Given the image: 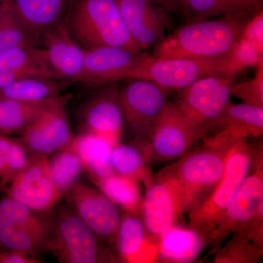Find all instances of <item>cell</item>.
I'll use <instances>...</instances> for the list:
<instances>
[{
  "mask_svg": "<svg viewBox=\"0 0 263 263\" xmlns=\"http://www.w3.org/2000/svg\"><path fill=\"white\" fill-rule=\"evenodd\" d=\"M119 89L111 86L90 98L81 108V132L105 138L113 146L120 143L124 121L119 98Z\"/></svg>",
  "mask_w": 263,
  "mask_h": 263,
  "instance_id": "18",
  "label": "cell"
},
{
  "mask_svg": "<svg viewBox=\"0 0 263 263\" xmlns=\"http://www.w3.org/2000/svg\"><path fill=\"white\" fill-rule=\"evenodd\" d=\"M202 137L201 129L168 101L145 143L151 162H168L181 158Z\"/></svg>",
  "mask_w": 263,
  "mask_h": 263,
  "instance_id": "8",
  "label": "cell"
},
{
  "mask_svg": "<svg viewBox=\"0 0 263 263\" xmlns=\"http://www.w3.org/2000/svg\"><path fill=\"white\" fill-rule=\"evenodd\" d=\"M41 262L35 255L27 252L12 249L0 251V263H38Z\"/></svg>",
  "mask_w": 263,
  "mask_h": 263,
  "instance_id": "38",
  "label": "cell"
},
{
  "mask_svg": "<svg viewBox=\"0 0 263 263\" xmlns=\"http://www.w3.org/2000/svg\"><path fill=\"white\" fill-rule=\"evenodd\" d=\"M124 25L140 51L155 48L165 35L166 10L150 0H115Z\"/></svg>",
  "mask_w": 263,
  "mask_h": 263,
  "instance_id": "17",
  "label": "cell"
},
{
  "mask_svg": "<svg viewBox=\"0 0 263 263\" xmlns=\"http://www.w3.org/2000/svg\"><path fill=\"white\" fill-rule=\"evenodd\" d=\"M231 238L214 254V263H257L262 258L263 247L257 245L243 231L233 233Z\"/></svg>",
  "mask_w": 263,
  "mask_h": 263,
  "instance_id": "33",
  "label": "cell"
},
{
  "mask_svg": "<svg viewBox=\"0 0 263 263\" xmlns=\"http://www.w3.org/2000/svg\"><path fill=\"white\" fill-rule=\"evenodd\" d=\"M8 195L0 200V230L24 228L51 235L53 221Z\"/></svg>",
  "mask_w": 263,
  "mask_h": 263,
  "instance_id": "30",
  "label": "cell"
},
{
  "mask_svg": "<svg viewBox=\"0 0 263 263\" xmlns=\"http://www.w3.org/2000/svg\"><path fill=\"white\" fill-rule=\"evenodd\" d=\"M40 44L50 64L63 80L81 82L84 49L71 35L67 21L43 33Z\"/></svg>",
  "mask_w": 263,
  "mask_h": 263,
  "instance_id": "19",
  "label": "cell"
},
{
  "mask_svg": "<svg viewBox=\"0 0 263 263\" xmlns=\"http://www.w3.org/2000/svg\"><path fill=\"white\" fill-rule=\"evenodd\" d=\"M52 180L61 196H66L79 182L84 167L79 155L71 147L62 148L48 157Z\"/></svg>",
  "mask_w": 263,
  "mask_h": 263,
  "instance_id": "31",
  "label": "cell"
},
{
  "mask_svg": "<svg viewBox=\"0 0 263 263\" xmlns=\"http://www.w3.org/2000/svg\"><path fill=\"white\" fill-rule=\"evenodd\" d=\"M253 15H228L186 22L154 48L153 56L197 59L229 56L246 23Z\"/></svg>",
  "mask_w": 263,
  "mask_h": 263,
  "instance_id": "1",
  "label": "cell"
},
{
  "mask_svg": "<svg viewBox=\"0 0 263 263\" xmlns=\"http://www.w3.org/2000/svg\"><path fill=\"white\" fill-rule=\"evenodd\" d=\"M71 209L108 245L114 243L121 215L117 205L100 191L79 182L66 195Z\"/></svg>",
  "mask_w": 263,
  "mask_h": 263,
  "instance_id": "15",
  "label": "cell"
},
{
  "mask_svg": "<svg viewBox=\"0 0 263 263\" xmlns=\"http://www.w3.org/2000/svg\"><path fill=\"white\" fill-rule=\"evenodd\" d=\"M76 212L64 205L53 221L47 249L64 263L115 262L113 254Z\"/></svg>",
  "mask_w": 263,
  "mask_h": 263,
  "instance_id": "6",
  "label": "cell"
},
{
  "mask_svg": "<svg viewBox=\"0 0 263 263\" xmlns=\"http://www.w3.org/2000/svg\"><path fill=\"white\" fill-rule=\"evenodd\" d=\"M3 2H2V0H0V13H1L2 9H3Z\"/></svg>",
  "mask_w": 263,
  "mask_h": 263,
  "instance_id": "43",
  "label": "cell"
},
{
  "mask_svg": "<svg viewBox=\"0 0 263 263\" xmlns=\"http://www.w3.org/2000/svg\"><path fill=\"white\" fill-rule=\"evenodd\" d=\"M63 97L40 103L0 98V134H22L45 110Z\"/></svg>",
  "mask_w": 263,
  "mask_h": 263,
  "instance_id": "27",
  "label": "cell"
},
{
  "mask_svg": "<svg viewBox=\"0 0 263 263\" xmlns=\"http://www.w3.org/2000/svg\"><path fill=\"white\" fill-rule=\"evenodd\" d=\"M68 83L57 79L22 78L0 89V98L28 103L47 101L61 96Z\"/></svg>",
  "mask_w": 263,
  "mask_h": 263,
  "instance_id": "28",
  "label": "cell"
},
{
  "mask_svg": "<svg viewBox=\"0 0 263 263\" xmlns=\"http://www.w3.org/2000/svg\"><path fill=\"white\" fill-rule=\"evenodd\" d=\"M13 0H2L3 5H10L13 4Z\"/></svg>",
  "mask_w": 263,
  "mask_h": 263,
  "instance_id": "42",
  "label": "cell"
},
{
  "mask_svg": "<svg viewBox=\"0 0 263 263\" xmlns=\"http://www.w3.org/2000/svg\"><path fill=\"white\" fill-rule=\"evenodd\" d=\"M66 21L71 35L84 49L115 46L141 51L115 0H76Z\"/></svg>",
  "mask_w": 263,
  "mask_h": 263,
  "instance_id": "2",
  "label": "cell"
},
{
  "mask_svg": "<svg viewBox=\"0 0 263 263\" xmlns=\"http://www.w3.org/2000/svg\"><path fill=\"white\" fill-rule=\"evenodd\" d=\"M150 162L145 138H139L135 143H119L112 149L114 172L143 183L146 187L154 177L148 167Z\"/></svg>",
  "mask_w": 263,
  "mask_h": 263,
  "instance_id": "26",
  "label": "cell"
},
{
  "mask_svg": "<svg viewBox=\"0 0 263 263\" xmlns=\"http://www.w3.org/2000/svg\"><path fill=\"white\" fill-rule=\"evenodd\" d=\"M145 54L144 52L115 46L84 49L81 83L100 86L125 79Z\"/></svg>",
  "mask_w": 263,
  "mask_h": 263,
  "instance_id": "16",
  "label": "cell"
},
{
  "mask_svg": "<svg viewBox=\"0 0 263 263\" xmlns=\"http://www.w3.org/2000/svg\"><path fill=\"white\" fill-rule=\"evenodd\" d=\"M63 97L45 110L21 134L20 138L33 156H48L70 146L74 136Z\"/></svg>",
  "mask_w": 263,
  "mask_h": 263,
  "instance_id": "13",
  "label": "cell"
},
{
  "mask_svg": "<svg viewBox=\"0 0 263 263\" xmlns=\"http://www.w3.org/2000/svg\"><path fill=\"white\" fill-rule=\"evenodd\" d=\"M183 214L179 185L169 165L146 187L140 216L151 236L159 241L166 230L180 223Z\"/></svg>",
  "mask_w": 263,
  "mask_h": 263,
  "instance_id": "9",
  "label": "cell"
},
{
  "mask_svg": "<svg viewBox=\"0 0 263 263\" xmlns=\"http://www.w3.org/2000/svg\"><path fill=\"white\" fill-rule=\"evenodd\" d=\"M232 60L239 72L248 67H256L263 60V48L240 37L231 53Z\"/></svg>",
  "mask_w": 263,
  "mask_h": 263,
  "instance_id": "37",
  "label": "cell"
},
{
  "mask_svg": "<svg viewBox=\"0 0 263 263\" xmlns=\"http://www.w3.org/2000/svg\"><path fill=\"white\" fill-rule=\"evenodd\" d=\"M157 6L166 11H176L178 10V0H150Z\"/></svg>",
  "mask_w": 263,
  "mask_h": 263,
  "instance_id": "40",
  "label": "cell"
},
{
  "mask_svg": "<svg viewBox=\"0 0 263 263\" xmlns=\"http://www.w3.org/2000/svg\"><path fill=\"white\" fill-rule=\"evenodd\" d=\"M262 206L263 155L261 147L248 175L210 235L209 254H215L230 235L245 228Z\"/></svg>",
  "mask_w": 263,
  "mask_h": 263,
  "instance_id": "7",
  "label": "cell"
},
{
  "mask_svg": "<svg viewBox=\"0 0 263 263\" xmlns=\"http://www.w3.org/2000/svg\"><path fill=\"white\" fill-rule=\"evenodd\" d=\"M91 180L100 191L117 206L128 214L141 215L143 197L138 181L116 173L108 177Z\"/></svg>",
  "mask_w": 263,
  "mask_h": 263,
  "instance_id": "29",
  "label": "cell"
},
{
  "mask_svg": "<svg viewBox=\"0 0 263 263\" xmlns=\"http://www.w3.org/2000/svg\"><path fill=\"white\" fill-rule=\"evenodd\" d=\"M209 246L210 239L205 233L189 226L176 223L161 235L158 262H193Z\"/></svg>",
  "mask_w": 263,
  "mask_h": 263,
  "instance_id": "21",
  "label": "cell"
},
{
  "mask_svg": "<svg viewBox=\"0 0 263 263\" xmlns=\"http://www.w3.org/2000/svg\"><path fill=\"white\" fill-rule=\"evenodd\" d=\"M256 67L253 79L240 84H233L231 96L240 99L243 103L263 108V60Z\"/></svg>",
  "mask_w": 263,
  "mask_h": 263,
  "instance_id": "36",
  "label": "cell"
},
{
  "mask_svg": "<svg viewBox=\"0 0 263 263\" xmlns=\"http://www.w3.org/2000/svg\"><path fill=\"white\" fill-rule=\"evenodd\" d=\"M239 73L231 54L213 59L162 58L146 53L126 79L152 81L167 90H183L203 78Z\"/></svg>",
  "mask_w": 263,
  "mask_h": 263,
  "instance_id": "3",
  "label": "cell"
},
{
  "mask_svg": "<svg viewBox=\"0 0 263 263\" xmlns=\"http://www.w3.org/2000/svg\"><path fill=\"white\" fill-rule=\"evenodd\" d=\"M0 189H1V187H0Z\"/></svg>",
  "mask_w": 263,
  "mask_h": 263,
  "instance_id": "44",
  "label": "cell"
},
{
  "mask_svg": "<svg viewBox=\"0 0 263 263\" xmlns=\"http://www.w3.org/2000/svg\"><path fill=\"white\" fill-rule=\"evenodd\" d=\"M0 67L9 71L18 79L39 78L63 80L50 64L41 46H23L7 52L0 57Z\"/></svg>",
  "mask_w": 263,
  "mask_h": 263,
  "instance_id": "23",
  "label": "cell"
},
{
  "mask_svg": "<svg viewBox=\"0 0 263 263\" xmlns=\"http://www.w3.org/2000/svg\"><path fill=\"white\" fill-rule=\"evenodd\" d=\"M235 77L216 75L200 79L182 90L176 105L203 133L205 126L219 117L230 103Z\"/></svg>",
  "mask_w": 263,
  "mask_h": 263,
  "instance_id": "10",
  "label": "cell"
},
{
  "mask_svg": "<svg viewBox=\"0 0 263 263\" xmlns=\"http://www.w3.org/2000/svg\"><path fill=\"white\" fill-rule=\"evenodd\" d=\"M70 147L80 157L91 179H102L115 174L112 163L114 147L105 138L81 132L74 136Z\"/></svg>",
  "mask_w": 263,
  "mask_h": 263,
  "instance_id": "25",
  "label": "cell"
},
{
  "mask_svg": "<svg viewBox=\"0 0 263 263\" xmlns=\"http://www.w3.org/2000/svg\"><path fill=\"white\" fill-rule=\"evenodd\" d=\"M3 190L8 196L38 212L51 210L62 197L44 156H34L31 163Z\"/></svg>",
  "mask_w": 263,
  "mask_h": 263,
  "instance_id": "14",
  "label": "cell"
},
{
  "mask_svg": "<svg viewBox=\"0 0 263 263\" xmlns=\"http://www.w3.org/2000/svg\"><path fill=\"white\" fill-rule=\"evenodd\" d=\"M38 46L13 5H3L0 13V57L19 47Z\"/></svg>",
  "mask_w": 263,
  "mask_h": 263,
  "instance_id": "32",
  "label": "cell"
},
{
  "mask_svg": "<svg viewBox=\"0 0 263 263\" xmlns=\"http://www.w3.org/2000/svg\"><path fill=\"white\" fill-rule=\"evenodd\" d=\"M17 79H18V78L13 75L9 71L5 70L0 67V89L8 86L10 83L17 80Z\"/></svg>",
  "mask_w": 263,
  "mask_h": 263,
  "instance_id": "41",
  "label": "cell"
},
{
  "mask_svg": "<svg viewBox=\"0 0 263 263\" xmlns=\"http://www.w3.org/2000/svg\"><path fill=\"white\" fill-rule=\"evenodd\" d=\"M114 243L122 262H158L159 241L151 236L140 216L123 214Z\"/></svg>",
  "mask_w": 263,
  "mask_h": 263,
  "instance_id": "20",
  "label": "cell"
},
{
  "mask_svg": "<svg viewBox=\"0 0 263 263\" xmlns=\"http://www.w3.org/2000/svg\"><path fill=\"white\" fill-rule=\"evenodd\" d=\"M263 133V108L230 102L216 119L204 128L202 141L205 146L228 152L235 143Z\"/></svg>",
  "mask_w": 263,
  "mask_h": 263,
  "instance_id": "12",
  "label": "cell"
},
{
  "mask_svg": "<svg viewBox=\"0 0 263 263\" xmlns=\"http://www.w3.org/2000/svg\"><path fill=\"white\" fill-rule=\"evenodd\" d=\"M51 235L24 228H6L0 230V247L37 255L47 249Z\"/></svg>",
  "mask_w": 263,
  "mask_h": 263,
  "instance_id": "34",
  "label": "cell"
},
{
  "mask_svg": "<svg viewBox=\"0 0 263 263\" xmlns=\"http://www.w3.org/2000/svg\"><path fill=\"white\" fill-rule=\"evenodd\" d=\"M167 94V90L143 79H132L119 90L124 121L138 138L150 136L168 102Z\"/></svg>",
  "mask_w": 263,
  "mask_h": 263,
  "instance_id": "11",
  "label": "cell"
},
{
  "mask_svg": "<svg viewBox=\"0 0 263 263\" xmlns=\"http://www.w3.org/2000/svg\"><path fill=\"white\" fill-rule=\"evenodd\" d=\"M227 153L203 144L170 165L179 185L184 214L201 206L217 187L226 168Z\"/></svg>",
  "mask_w": 263,
  "mask_h": 263,
  "instance_id": "4",
  "label": "cell"
},
{
  "mask_svg": "<svg viewBox=\"0 0 263 263\" xmlns=\"http://www.w3.org/2000/svg\"><path fill=\"white\" fill-rule=\"evenodd\" d=\"M186 22L237 15H254L262 10L261 0H178Z\"/></svg>",
  "mask_w": 263,
  "mask_h": 263,
  "instance_id": "24",
  "label": "cell"
},
{
  "mask_svg": "<svg viewBox=\"0 0 263 263\" xmlns=\"http://www.w3.org/2000/svg\"><path fill=\"white\" fill-rule=\"evenodd\" d=\"M76 0H13V5L29 33L40 44L43 33L67 20Z\"/></svg>",
  "mask_w": 263,
  "mask_h": 263,
  "instance_id": "22",
  "label": "cell"
},
{
  "mask_svg": "<svg viewBox=\"0 0 263 263\" xmlns=\"http://www.w3.org/2000/svg\"><path fill=\"white\" fill-rule=\"evenodd\" d=\"M33 157L34 156L29 152L20 138H12L6 168L3 178L0 179L2 190H4L17 175L31 163Z\"/></svg>",
  "mask_w": 263,
  "mask_h": 263,
  "instance_id": "35",
  "label": "cell"
},
{
  "mask_svg": "<svg viewBox=\"0 0 263 263\" xmlns=\"http://www.w3.org/2000/svg\"><path fill=\"white\" fill-rule=\"evenodd\" d=\"M12 138L13 137L8 135L0 134V179L3 178L6 168L8 152H9Z\"/></svg>",
  "mask_w": 263,
  "mask_h": 263,
  "instance_id": "39",
  "label": "cell"
},
{
  "mask_svg": "<svg viewBox=\"0 0 263 263\" xmlns=\"http://www.w3.org/2000/svg\"><path fill=\"white\" fill-rule=\"evenodd\" d=\"M258 149L243 139L228 151L222 179L206 201L187 214L189 226L205 233L210 239L213 230L250 171Z\"/></svg>",
  "mask_w": 263,
  "mask_h": 263,
  "instance_id": "5",
  "label": "cell"
}]
</instances>
